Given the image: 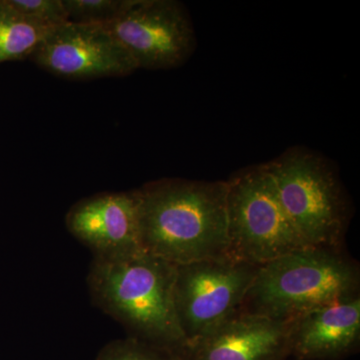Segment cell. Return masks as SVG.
<instances>
[{
    "label": "cell",
    "instance_id": "15",
    "mask_svg": "<svg viewBox=\"0 0 360 360\" xmlns=\"http://www.w3.org/2000/svg\"><path fill=\"white\" fill-rule=\"evenodd\" d=\"M18 13L39 25L56 28L68 22L63 0H7Z\"/></svg>",
    "mask_w": 360,
    "mask_h": 360
},
{
    "label": "cell",
    "instance_id": "7",
    "mask_svg": "<svg viewBox=\"0 0 360 360\" xmlns=\"http://www.w3.org/2000/svg\"><path fill=\"white\" fill-rule=\"evenodd\" d=\"M108 30L134 59L137 68H179L193 56L196 37L186 6L176 0H129Z\"/></svg>",
    "mask_w": 360,
    "mask_h": 360
},
{
    "label": "cell",
    "instance_id": "13",
    "mask_svg": "<svg viewBox=\"0 0 360 360\" xmlns=\"http://www.w3.org/2000/svg\"><path fill=\"white\" fill-rule=\"evenodd\" d=\"M68 22L108 25L117 20L129 0H63Z\"/></svg>",
    "mask_w": 360,
    "mask_h": 360
},
{
    "label": "cell",
    "instance_id": "10",
    "mask_svg": "<svg viewBox=\"0 0 360 360\" xmlns=\"http://www.w3.org/2000/svg\"><path fill=\"white\" fill-rule=\"evenodd\" d=\"M290 321L238 311L187 348L188 360H285Z\"/></svg>",
    "mask_w": 360,
    "mask_h": 360
},
{
    "label": "cell",
    "instance_id": "9",
    "mask_svg": "<svg viewBox=\"0 0 360 360\" xmlns=\"http://www.w3.org/2000/svg\"><path fill=\"white\" fill-rule=\"evenodd\" d=\"M68 231L94 257L144 252L139 226V191L103 193L78 201L65 217Z\"/></svg>",
    "mask_w": 360,
    "mask_h": 360
},
{
    "label": "cell",
    "instance_id": "16",
    "mask_svg": "<svg viewBox=\"0 0 360 360\" xmlns=\"http://www.w3.org/2000/svg\"><path fill=\"white\" fill-rule=\"evenodd\" d=\"M180 360H188V359H184V356H182V357H181V359H180Z\"/></svg>",
    "mask_w": 360,
    "mask_h": 360
},
{
    "label": "cell",
    "instance_id": "3",
    "mask_svg": "<svg viewBox=\"0 0 360 360\" xmlns=\"http://www.w3.org/2000/svg\"><path fill=\"white\" fill-rule=\"evenodd\" d=\"M356 262L340 248H307L258 267L238 311L292 321L310 310L359 295Z\"/></svg>",
    "mask_w": 360,
    "mask_h": 360
},
{
    "label": "cell",
    "instance_id": "12",
    "mask_svg": "<svg viewBox=\"0 0 360 360\" xmlns=\"http://www.w3.org/2000/svg\"><path fill=\"white\" fill-rule=\"evenodd\" d=\"M53 28L39 25L0 0V63L30 58Z\"/></svg>",
    "mask_w": 360,
    "mask_h": 360
},
{
    "label": "cell",
    "instance_id": "2",
    "mask_svg": "<svg viewBox=\"0 0 360 360\" xmlns=\"http://www.w3.org/2000/svg\"><path fill=\"white\" fill-rule=\"evenodd\" d=\"M175 265L142 252L94 257L87 283L92 300L131 338L184 355L187 342L174 305Z\"/></svg>",
    "mask_w": 360,
    "mask_h": 360
},
{
    "label": "cell",
    "instance_id": "8",
    "mask_svg": "<svg viewBox=\"0 0 360 360\" xmlns=\"http://www.w3.org/2000/svg\"><path fill=\"white\" fill-rule=\"evenodd\" d=\"M42 70L70 79L124 77L139 70L108 26L66 22L53 28L30 56Z\"/></svg>",
    "mask_w": 360,
    "mask_h": 360
},
{
    "label": "cell",
    "instance_id": "11",
    "mask_svg": "<svg viewBox=\"0 0 360 360\" xmlns=\"http://www.w3.org/2000/svg\"><path fill=\"white\" fill-rule=\"evenodd\" d=\"M360 338V296L317 307L290 321V355L298 360L335 359Z\"/></svg>",
    "mask_w": 360,
    "mask_h": 360
},
{
    "label": "cell",
    "instance_id": "14",
    "mask_svg": "<svg viewBox=\"0 0 360 360\" xmlns=\"http://www.w3.org/2000/svg\"><path fill=\"white\" fill-rule=\"evenodd\" d=\"M182 355L131 338L110 343L98 360H180Z\"/></svg>",
    "mask_w": 360,
    "mask_h": 360
},
{
    "label": "cell",
    "instance_id": "5",
    "mask_svg": "<svg viewBox=\"0 0 360 360\" xmlns=\"http://www.w3.org/2000/svg\"><path fill=\"white\" fill-rule=\"evenodd\" d=\"M284 210L311 248H340L348 207L333 167L316 153L295 148L264 163Z\"/></svg>",
    "mask_w": 360,
    "mask_h": 360
},
{
    "label": "cell",
    "instance_id": "1",
    "mask_svg": "<svg viewBox=\"0 0 360 360\" xmlns=\"http://www.w3.org/2000/svg\"><path fill=\"white\" fill-rule=\"evenodd\" d=\"M137 191L144 252L175 266L226 257V181L165 179Z\"/></svg>",
    "mask_w": 360,
    "mask_h": 360
},
{
    "label": "cell",
    "instance_id": "6",
    "mask_svg": "<svg viewBox=\"0 0 360 360\" xmlns=\"http://www.w3.org/2000/svg\"><path fill=\"white\" fill-rule=\"evenodd\" d=\"M257 269L227 257L175 266V311L187 348L238 314Z\"/></svg>",
    "mask_w": 360,
    "mask_h": 360
},
{
    "label": "cell",
    "instance_id": "4",
    "mask_svg": "<svg viewBox=\"0 0 360 360\" xmlns=\"http://www.w3.org/2000/svg\"><path fill=\"white\" fill-rule=\"evenodd\" d=\"M226 257L236 262L259 267L311 248L291 222L265 165L226 180Z\"/></svg>",
    "mask_w": 360,
    "mask_h": 360
}]
</instances>
